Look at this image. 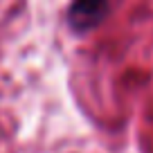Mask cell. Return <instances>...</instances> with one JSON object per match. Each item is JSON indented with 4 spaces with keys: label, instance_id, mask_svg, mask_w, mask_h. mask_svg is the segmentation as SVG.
<instances>
[{
    "label": "cell",
    "instance_id": "cell-1",
    "mask_svg": "<svg viewBox=\"0 0 153 153\" xmlns=\"http://www.w3.org/2000/svg\"><path fill=\"white\" fill-rule=\"evenodd\" d=\"M108 9V0H72L68 9V25L76 34H88L106 20Z\"/></svg>",
    "mask_w": 153,
    "mask_h": 153
}]
</instances>
